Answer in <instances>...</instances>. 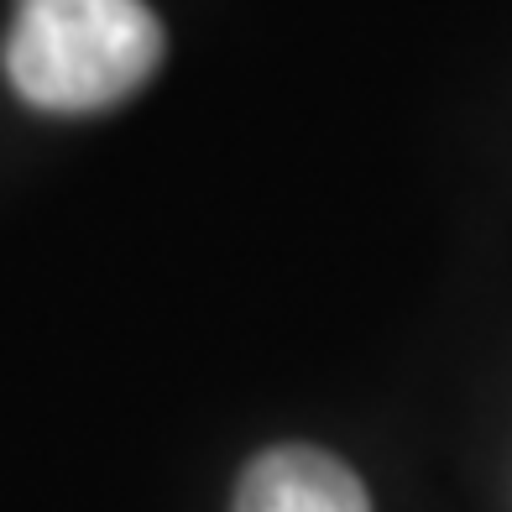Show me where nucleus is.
<instances>
[{"label":"nucleus","instance_id":"nucleus-1","mask_svg":"<svg viewBox=\"0 0 512 512\" xmlns=\"http://www.w3.org/2000/svg\"><path fill=\"white\" fill-rule=\"evenodd\" d=\"M162 58V21L142 0H21L6 74L21 100L84 115L126 100Z\"/></svg>","mask_w":512,"mask_h":512},{"label":"nucleus","instance_id":"nucleus-2","mask_svg":"<svg viewBox=\"0 0 512 512\" xmlns=\"http://www.w3.org/2000/svg\"><path fill=\"white\" fill-rule=\"evenodd\" d=\"M236 512H371L361 476L330 450L277 445L246 465Z\"/></svg>","mask_w":512,"mask_h":512}]
</instances>
